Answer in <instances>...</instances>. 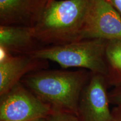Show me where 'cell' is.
I'll return each mask as SVG.
<instances>
[{
    "instance_id": "cell-1",
    "label": "cell",
    "mask_w": 121,
    "mask_h": 121,
    "mask_svg": "<svg viewBox=\"0 0 121 121\" xmlns=\"http://www.w3.org/2000/svg\"><path fill=\"white\" fill-rule=\"evenodd\" d=\"M91 72L87 69L69 71L43 70L25 76L20 82L53 110L78 116V104L83 89Z\"/></svg>"
},
{
    "instance_id": "cell-2",
    "label": "cell",
    "mask_w": 121,
    "mask_h": 121,
    "mask_svg": "<svg viewBox=\"0 0 121 121\" xmlns=\"http://www.w3.org/2000/svg\"><path fill=\"white\" fill-rule=\"evenodd\" d=\"M90 0H51L33 27L35 37L43 47L66 44L81 40Z\"/></svg>"
},
{
    "instance_id": "cell-3",
    "label": "cell",
    "mask_w": 121,
    "mask_h": 121,
    "mask_svg": "<svg viewBox=\"0 0 121 121\" xmlns=\"http://www.w3.org/2000/svg\"><path fill=\"white\" fill-rule=\"evenodd\" d=\"M107 42L103 39H82L66 44L44 47L30 55L56 62L63 69L81 68L107 77Z\"/></svg>"
},
{
    "instance_id": "cell-4",
    "label": "cell",
    "mask_w": 121,
    "mask_h": 121,
    "mask_svg": "<svg viewBox=\"0 0 121 121\" xmlns=\"http://www.w3.org/2000/svg\"><path fill=\"white\" fill-rule=\"evenodd\" d=\"M53 109L27 89L22 82L1 96L0 120L31 121L47 118Z\"/></svg>"
},
{
    "instance_id": "cell-5",
    "label": "cell",
    "mask_w": 121,
    "mask_h": 121,
    "mask_svg": "<svg viewBox=\"0 0 121 121\" xmlns=\"http://www.w3.org/2000/svg\"><path fill=\"white\" fill-rule=\"evenodd\" d=\"M121 40V17L107 0H90L81 33L82 39Z\"/></svg>"
},
{
    "instance_id": "cell-6",
    "label": "cell",
    "mask_w": 121,
    "mask_h": 121,
    "mask_svg": "<svg viewBox=\"0 0 121 121\" xmlns=\"http://www.w3.org/2000/svg\"><path fill=\"white\" fill-rule=\"evenodd\" d=\"M108 82L105 76L91 72L83 89L78 104V117L82 121H112Z\"/></svg>"
},
{
    "instance_id": "cell-7",
    "label": "cell",
    "mask_w": 121,
    "mask_h": 121,
    "mask_svg": "<svg viewBox=\"0 0 121 121\" xmlns=\"http://www.w3.org/2000/svg\"><path fill=\"white\" fill-rule=\"evenodd\" d=\"M0 95H5L32 72L45 69L48 60L30 54L13 56L0 50Z\"/></svg>"
},
{
    "instance_id": "cell-8",
    "label": "cell",
    "mask_w": 121,
    "mask_h": 121,
    "mask_svg": "<svg viewBox=\"0 0 121 121\" xmlns=\"http://www.w3.org/2000/svg\"><path fill=\"white\" fill-rule=\"evenodd\" d=\"M51 0H0V25L34 27Z\"/></svg>"
},
{
    "instance_id": "cell-9",
    "label": "cell",
    "mask_w": 121,
    "mask_h": 121,
    "mask_svg": "<svg viewBox=\"0 0 121 121\" xmlns=\"http://www.w3.org/2000/svg\"><path fill=\"white\" fill-rule=\"evenodd\" d=\"M42 47L31 27L0 25V50L13 56L27 55Z\"/></svg>"
},
{
    "instance_id": "cell-10",
    "label": "cell",
    "mask_w": 121,
    "mask_h": 121,
    "mask_svg": "<svg viewBox=\"0 0 121 121\" xmlns=\"http://www.w3.org/2000/svg\"><path fill=\"white\" fill-rule=\"evenodd\" d=\"M106 58L108 85L117 87L121 85V40H111L107 42Z\"/></svg>"
},
{
    "instance_id": "cell-11",
    "label": "cell",
    "mask_w": 121,
    "mask_h": 121,
    "mask_svg": "<svg viewBox=\"0 0 121 121\" xmlns=\"http://www.w3.org/2000/svg\"><path fill=\"white\" fill-rule=\"evenodd\" d=\"M47 121H82L78 116L67 112L54 110L47 118Z\"/></svg>"
},
{
    "instance_id": "cell-12",
    "label": "cell",
    "mask_w": 121,
    "mask_h": 121,
    "mask_svg": "<svg viewBox=\"0 0 121 121\" xmlns=\"http://www.w3.org/2000/svg\"><path fill=\"white\" fill-rule=\"evenodd\" d=\"M108 94L110 103L114 104L116 106H121V85L114 87Z\"/></svg>"
},
{
    "instance_id": "cell-13",
    "label": "cell",
    "mask_w": 121,
    "mask_h": 121,
    "mask_svg": "<svg viewBox=\"0 0 121 121\" xmlns=\"http://www.w3.org/2000/svg\"><path fill=\"white\" fill-rule=\"evenodd\" d=\"M112 113L113 117L112 121H121V106H116L112 110Z\"/></svg>"
},
{
    "instance_id": "cell-14",
    "label": "cell",
    "mask_w": 121,
    "mask_h": 121,
    "mask_svg": "<svg viewBox=\"0 0 121 121\" xmlns=\"http://www.w3.org/2000/svg\"><path fill=\"white\" fill-rule=\"evenodd\" d=\"M121 17V0H107Z\"/></svg>"
},
{
    "instance_id": "cell-15",
    "label": "cell",
    "mask_w": 121,
    "mask_h": 121,
    "mask_svg": "<svg viewBox=\"0 0 121 121\" xmlns=\"http://www.w3.org/2000/svg\"><path fill=\"white\" fill-rule=\"evenodd\" d=\"M31 121H47V118H40V119H35V120H33Z\"/></svg>"
},
{
    "instance_id": "cell-16",
    "label": "cell",
    "mask_w": 121,
    "mask_h": 121,
    "mask_svg": "<svg viewBox=\"0 0 121 121\" xmlns=\"http://www.w3.org/2000/svg\"></svg>"
}]
</instances>
